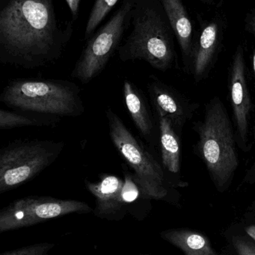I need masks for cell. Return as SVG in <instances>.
<instances>
[{
	"label": "cell",
	"mask_w": 255,
	"mask_h": 255,
	"mask_svg": "<svg viewBox=\"0 0 255 255\" xmlns=\"http://www.w3.org/2000/svg\"><path fill=\"white\" fill-rule=\"evenodd\" d=\"M55 0H0V63L33 70L60 59L73 34Z\"/></svg>",
	"instance_id": "cell-1"
},
{
	"label": "cell",
	"mask_w": 255,
	"mask_h": 255,
	"mask_svg": "<svg viewBox=\"0 0 255 255\" xmlns=\"http://www.w3.org/2000/svg\"><path fill=\"white\" fill-rule=\"evenodd\" d=\"M130 28L118 50L122 62L142 60L160 71L172 68L175 35L160 0H135Z\"/></svg>",
	"instance_id": "cell-2"
},
{
	"label": "cell",
	"mask_w": 255,
	"mask_h": 255,
	"mask_svg": "<svg viewBox=\"0 0 255 255\" xmlns=\"http://www.w3.org/2000/svg\"><path fill=\"white\" fill-rule=\"evenodd\" d=\"M0 102L13 110L59 118H76L85 111L80 88L63 79H13L3 88Z\"/></svg>",
	"instance_id": "cell-3"
},
{
	"label": "cell",
	"mask_w": 255,
	"mask_h": 255,
	"mask_svg": "<svg viewBox=\"0 0 255 255\" xmlns=\"http://www.w3.org/2000/svg\"><path fill=\"white\" fill-rule=\"evenodd\" d=\"M198 132V151L216 187L224 191L235 177L239 159L232 123L218 97L208 105Z\"/></svg>",
	"instance_id": "cell-4"
},
{
	"label": "cell",
	"mask_w": 255,
	"mask_h": 255,
	"mask_svg": "<svg viewBox=\"0 0 255 255\" xmlns=\"http://www.w3.org/2000/svg\"><path fill=\"white\" fill-rule=\"evenodd\" d=\"M109 136L114 146L149 199L163 200L169 196L164 169L139 139L126 127L121 118L110 108L105 111Z\"/></svg>",
	"instance_id": "cell-5"
},
{
	"label": "cell",
	"mask_w": 255,
	"mask_h": 255,
	"mask_svg": "<svg viewBox=\"0 0 255 255\" xmlns=\"http://www.w3.org/2000/svg\"><path fill=\"white\" fill-rule=\"evenodd\" d=\"M62 141L19 139L0 150V194L35 178L56 160Z\"/></svg>",
	"instance_id": "cell-6"
},
{
	"label": "cell",
	"mask_w": 255,
	"mask_h": 255,
	"mask_svg": "<svg viewBox=\"0 0 255 255\" xmlns=\"http://www.w3.org/2000/svg\"><path fill=\"white\" fill-rule=\"evenodd\" d=\"M134 1L123 0L112 17L86 40L72 78L86 85L104 70L129 29Z\"/></svg>",
	"instance_id": "cell-7"
},
{
	"label": "cell",
	"mask_w": 255,
	"mask_h": 255,
	"mask_svg": "<svg viewBox=\"0 0 255 255\" xmlns=\"http://www.w3.org/2000/svg\"><path fill=\"white\" fill-rule=\"evenodd\" d=\"M92 211L85 202L49 196H29L18 199L0 212V232L32 226L42 222L72 214Z\"/></svg>",
	"instance_id": "cell-8"
},
{
	"label": "cell",
	"mask_w": 255,
	"mask_h": 255,
	"mask_svg": "<svg viewBox=\"0 0 255 255\" xmlns=\"http://www.w3.org/2000/svg\"><path fill=\"white\" fill-rule=\"evenodd\" d=\"M230 93L234 115L241 145L248 140L251 100L246 79L244 46L237 48L230 70Z\"/></svg>",
	"instance_id": "cell-9"
},
{
	"label": "cell",
	"mask_w": 255,
	"mask_h": 255,
	"mask_svg": "<svg viewBox=\"0 0 255 255\" xmlns=\"http://www.w3.org/2000/svg\"><path fill=\"white\" fill-rule=\"evenodd\" d=\"M226 31L225 19L215 15L203 24L199 38L195 42L191 64L196 80L205 77L221 46Z\"/></svg>",
	"instance_id": "cell-10"
},
{
	"label": "cell",
	"mask_w": 255,
	"mask_h": 255,
	"mask_svg": "<svg viewBox=\"0 0 255 255\" xmlns=\"http://www.w3.org/2000/svg\"><path fill=\"white\" fill-rule=\"evenodd\" d=\"M97 182L85 180V187L96 199V215L109 217L120 214L127 206L123 202L124 180L110 174H101Z\"/></svg>",
	"instance_id": "cell-11"
},
{
	"label": "cell",
	"mask_w": 255,
	"mask_h": 255,
	"mask_svg": "<svg viewBox=\"0 0 255 255\" xmlns=\"http://www.w3.org/2000/svg\"><path fill=\"white\" fill-rule=\"evenodd\" d=\"M147 89L157 115L169 118L176 130L181 128L188 119L190 112L179 94L155 76L150 77Z\"/></svg>",
	"instance_id": "cell-12"
},
{
	"label": "cell",
	"mask_w": 255,
	"mask_h": 255,
	"mask_svg": "<svg viewBox=\"0 0 255 255\" xmlns=\"http://www.w3.org/2000/svg\"><path fill=\"white\" fill-rule=\"evenodd\" d=\"M182 55L184 64L190 66L194 46V29L182 0H160Z\"/></svg>",
	"instance_id": "cell-13"
},
{
	"label": "cell",
	"mask_w": 255,
	"mask_h": 255,
	"mask_svg": "<svg viewBox=\"0 0 255 255\" xmlns=\"http://www.w3.org/2000/svg\"><path fill=\"white\" fill-rule=\"evenodd\" d=\"M124 103L130 118L139 133L149 141L154 133V124L145 95L128 79L123 85Z\"/></svg>",
	"instance_id": "cell-14"
},
{
	"label": "cell",
	"mask_w": 255,
	"mask_h": 255,
	"mask_svg": "<svg viewBox=\"0 0 255 255\" xmlns=\"http://www.w3.org/2000/svg\"><path fill=\"white\" fill-rule=\"evenodd\" d=\"M160 142L163 167L177 174L181 169V144L172 121L167 117L159 115Z\"/></svg>",
	"instance_id": "cell-15"
},
{
	"label": "cell",
	"mask_w": 255,
	"mask_h": 255,
	"mask_svg": "<svg viewBox=\"0 0 255 255\" xmlns=\"http://www.w3.org/2000/svg\"><path fill=\"white\" fill-rule=\"evenodd\" d=\"M163 239L178 247L185 255H219L208 238L202 234L186 229H173L162 233Z\"/></svg>",
	"instance_id": "cell-16"
},
{
	"label": "cell",
	"mask_w": 255,
	"mask_h": 255,
	"mask_svg": "<svg viewBox=\"0 0 255 255\" xmlns=\"http://www.w3.org/2000/svg\"><path fill=\"white\" fill-rule=\"evenodd\" d=\"M59 117L22 111L0 110V130L23 127H55L61 122Z\"/></svg>",
	"instance_id": "cell-17"
},
{
	"label": "cell",
	"mask_w": 255,
	"mask_h": 255,
	"mask_svg": "<svg viewBox=\"0 0 255 255\" xmlns=\"http://www.w3.org/2000/svg\"><path fill=\"white\" fill-rule=\"evenodd\" d=\"M119 0H95L90 12L85 25L84 40L86 41L93 34L97 27L103 22L109 12L116 5Z\"/></svg>",
	"instance_id": "cell-18"
},
{
	"label": "cell",
	"mask_w": 255,
	"mask_h": 255,
	"mask_svg": "<svg viewBox=\"0 0 255 255\" xmlns=\"http://www.w3.org/2000/svg\"><path fill=\"white\" fill-rule=\"evenodd\" d=\"M53 247V244L43 243L22 247L13 251L6 252L1 255H48Z\"/></svg>",
	"instance_id": "cell-19"
},
{
	"label": "cell",
	"mask_w": 255,
	"mask_h": 255,
	"mask_svg": "<svg viewBox=\"0 0 255 255\" xmlns=\"http://www.w3.org/2000/svg\"><path fill=\"white\" fill-rule=\"evenodd\" d=\"M233 245L238 255H255V245L250 241L235 237Z\"/></svg>",
	"instance_id": "cell-20"
},
{
	"label": "cell",
	"mask_w": 255,
	"mask_h": 255,
	"mask_svg": "<svg viewBox=\"0 0 255 255\" xmlns=\"http://www.w3.org/2000/svg\"><path fill=\"white\" fill-rule=\"evenodd\" d=\"M244 22H245L246 31L253 35L255 42V7L252 8L250 11L247 12L245 19H244ZM253 70H254L255 77V46L254 53H253Z\"/></svg>",
	"instance_id": "cell-21"
},
{
	"label": "cell",
	"mask_w": 255,
	"mask_h": 255,
	"mask_svg": "<svg viewBox=\"0 0 255 255\" xmlns=\"http://www.w3.org/2000/svg\"><path fill=\"white\" fill-rule=\"evenodd\" d=\"M65 1L67 6H68L69 10H70L72 21L75 22L79 18L82 0H65Z\"/></svg>",
	"instance_id": "cell-22"
},
{
	"label": "cell",
	"mask_w": 255,
	"mask_h": 255,
	"mask_svg": "<svg viewBox=\"0 0 255 255\" xmlns=\"http://www.w3.org/2000/svg\"><path fill=\"white\" fill-rule=\"evenodd\" d=\"M246 232H247V235H248L250 238H253L255 241V226H248V227L246 229Z\"/></svg>",
	"instance_id": "cell-23"
},
{
	"label": "cell",
	"mask_w": 255,
	"mask_h": 255,
	"mask_svg": "<svg viewBox=\"0 0 255 255\" xmlns=\"http://www.w3.org/2000/svg\"><path fill=\"white\" fill-rule=\"evenodd\" d=\"M201 1H202L205 3H212L213 1H214V0H201Z\"/></svg>",
	"instance_id": "cell-24"
}]
</instances>
